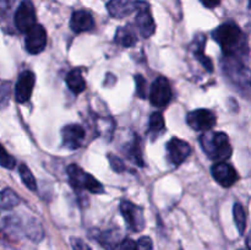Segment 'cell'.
<instances>
[{"label":"cell","instance_id":"obj_1","mask_svg":"<svg viewBox=\"0 0 251 250\" xmlns=\"http://www.w3.org/2000/svg\"><path fill=\"white\" fill-rule=\"evenodd\" d=\"M212 37L220 44L226 56L243 59L248 55L247 36L234 22H226L218 26L212 32Z\"/></svg>","mask_w":251,"mask_h":250},{"label":"cell","instance_id":"obj_2","mask_svg":"<svg viewBox=\"0 0 251 250\" xmlns=\"http://www.w3.org/2000/svg\"><path fill=\"white\" fill-rule=\"evenodd\" d=\"M200 144L203 152L213 161L225 162L233 152L229 137L225 132H206L200 137Z\"/></svg>","mask_w":251,"mask_h":250},{"label":"cell","instance_id":"obj_3","mask_svg":"<svg viewBox=\"0 0 251 250\" xmlns=\"http://www.w3.org/2000/svg\"><path fill=\"white\" fill-rule=\"evenodd\" d=\"M69 181L75 190H88L92 194L103 193V186L97 179L90 173H86L82 168L76 164H70L68 167Z\"/></svg>","mask_w":251,"mask_h":250},{"label":"cell","instance_id":"obj_4","mask_svg":"<svg viewBox=\"0 0 251 250\" xmlns=\"http://www.w3.org/2000/svg\"><path fill=\"white\" fill-rule=\"evenodd\" d=\"M222 69L233 83L242 87L251 86V71L244 65L242 59L226 56L222 60Z\"/></svg>","mask_w":251,"mask_h":250},{"label":"cell","instance_id":"obj_5","mask_svg":"<svg viewBox=\"0 0 251 250\" xmlns=\"http://www.w3.org/2000/svg\"><path fill=\"white\" fill-rule=\"evenodd\" d=\"M0 210V239L15 242L24 234V222L17 216L2 215Z\"/></svg>","mask_w":251,"mask_h":250},{"label":"cell","instance_id":"obj_6","mask_svg":"<svg viewBox=\"0 0 251 250\" xmlns=\"http://www.w3.org/2000/svg\"><path fill=\"white\" fill-rule=\"evenodd\" d=\"M34 25H37V22L33 4L31 0H22L15 12V26L20 32L27 33Z\"/></svg>","mask_w":251,"mask_h":250},{"label":"cell","instance_id":"obj_7","mask_svg":"<svg viewBox=\"0 0 251 250\" xmlns=\"http://www.w3.org/2000/svg\"><path fill=\"white\" fill-rule=\"evenodd\" d=\"M120 212L124 217L125 222L129 225V228L134 232H141L145 228V216L144 211L140 206H136L135 203L130 201H122L120 203Z\"/></svg>","mask_w":251,"mask_h":250},{"label":"cell","instance_id":"obj_8","mask_svg":"<svg viewBox=\"0 0 251 250\" xmlns=\"http://www.w3.org/2000/svg\"><path fill=\"white\" fill-rule=\"evenodd\" d=\"M150 100L154 107H166L172 100L171 83L163 76H159L153 81L150 90Z\"/></svg>","mask_w":251,"mask_h":250},{"label":"cell","instance_id":"obj_9","mask_svg":"<svg viewBox=\"0 0 251 250\" xmlns=\"http://www.w3.org/2000/svg\"><path fill=\"white\" fill-rule=\"evenodd\" d=\"M135 24H136L140 34L145 38L151 37L156 31V24H154L151 10H150V5L147 1H137Z\"/></svg>","mask_w":251,"mask_h":250},{"label":"cell","instance_id":"obj_10","mask_svg":"<svg viewBox=\"0 0 251 250\" xmlns=\"http://www.w3.org/2000/svg\"><path fill=\"white\" fill-rule=\"evenodd\" d=\"M189 126L196 131H208L216 125V115L208 109L193 110L186 117Z\"/></svg>","mask_w":251,"mask_h":250},{"label":"cell","instance_id":"obj_11","mask_svg":"<svg viewBox=\"0 0 251 250\" xmlns=\"http://www.w3.org/2000/svg\"><path fill=\"white\" fill-rule=\"evenodd\" d=\"M34 82H36V76H34L32 71L25 70L24 73L20 74L16 86H15V98H16V102H28L32 96V92H33Z\"/></svg>","mask_w":251,"mask_h":250},{"label":"cell","instance_id":"obj_12","mask_svg":"<svg viewBox=\"0 0 251 250\" xmlns=\"http://www.w3.org/2000/svg\"><path fill=\"white\" fill-rule=\"evenodd\" d=\"M25 46L29 54H39L47 46V32L41 25H34L26 33Z\"/></svg>","mask_w":251,"mask_h":250},{"label":"cell","instance_id":"obj_13","mask_svg":"<svg viewBox=\"0 0 251 250\" xmlns=\"http://www.w3.org/2000/svg\"><path fill=\"white\" fill-rule=\"evenodd\" d=\"M167 153H168L169 162H171L173 166L178 167L190 156L191 147L186 141L173 137V139L167 144Z\"/></svg>","mask_w":251,"mask_h":250},{"label":"cell","instance_id":"obj_14","mask_svg":"<svg viewBox=\"0 0 251 250\" xmlns=\"http://www.w3.org/2000/svg\"><path fill=\"white\" fill-rule=\"evenodd\" d=\"M211 172H212L215 180L220 185L225 186V188H229V186L234 185L237 183L238 178H239L237 171L226 162H217L216 164H213Z\"/></svg>","mask_w":251,"mask_h":250},{"label":"cell","instance_id":"obj_15","mask_svg":"<svg viewBox=\"0 0 251 250\" xmlns=\"http://www.w3.org/2000/svg\"><path fill=\"white\" fill-rule=\"evenodd\" d=\"M63 142L69 150H77L85 139V130L78 124L65 125L61 130Z\"/></svg>","mask_w":251,"mask_h":250},{"label":"cell","instance_id":"obj_16","mask_svg":"<svg viewBox=\"0 0 251 250\" xmlns=\"http://www.w3.org/2000/svg\"><path fill=\"white\" fill-rule=\"evenodd\" d=\"M107 10L114 19H124L137 10V1L134 0H110Z\"/></svg>","mask_w":251,"mask_h":250},{"label":"cell","instance_id":"obj_17","mask_svg":"<svg viewBox=\"0 0 251 250\" xmlns=\"http://www.w3.org/2000/svg\"><path fill=\"white\" fill-rule=\"evenodd\" d=\"M70 27L75 33L91 31L95 27V20L90 12L85 11V10H77L71 16Z\"/></svg>","mask_w":251,"mask_h":250},{"label":"cell","instance_id":"obj_18","mask_svg":"<svg viewBox=\"0 0 251 250\" xmlns=\"http://www.w3.org/2000/svg\"><path fill=\"white\" fill-rule=\"evenodd\" d=\"M97 240L103 249L117 250L124 239H123L122 232L118 228H112V229H107L98 233Z\"/></svg>","mask_w":251,"mask_h":250},{"label":"cell","instance_id":"obj_19","mask_svg":"<svg viewBox=\"0 0 251 250\" xmlns=\"http://www.w3.org/2000/svg\"><path fill=\"white\" fill-rule=\"evenodd\" d=\"M66 85L68 87L73 91L75 95L83 92L86 90V81L83 78L82 74H81L80 69H74L70 73L66 75Z\"/></svg>","mask_w":251,"mask_h":250},{"label":"cell","instance_id":"obj_20","mask_svg":"<svg viewBox=\"0 0 251 250\" xmlns=\"http://www.w3.org/2000/svg\"><path fill=\"white\" fill-rule=\"evenodd\" d=\"M137 38L135 36V32L130 27H119L115 32V42L125 48H130L136 43Z\"/></svg>","mask_w":251,"mask_h":250},{"label":"cell","instance_id":"obj_21","mask_svg":"<svg viewBox=\"0 0 251 250\" xmlns=\"http://www.w3.org/2000/svg\"><path fill=\"white\" fill-rule=\"evenodd\" d=\"M24 234L33 242H39L43 238L44 232L38 221L34 218H29L26 223H24Z\"/></svg>","mask_w":251,"mask_h":250},{"label":"cell","instance_id":"obj_22","mask_svg":"<svg viewBox=\"0 0 251 250\" xmlns=\"http://www.w3.org/2000/svg\"><path fill=\"white\" fill-rule=\"evenodd\" d=\"M20 203V198L11 189H4L0 191V210L9 211Z\"/></svg>","mask_w":251,"mask_h":250},{"label":"cell","instance_id":"obj_23","mask_svg":"<svg viewBox=\"0 0 251 250\" xmlns=\"http://www.w3.org/2000/svg\"><path fill=\"white\" fill-rule=\"evenodd\" d=\"M194 42H195V48H194L195 56L198 58V60L200 61L201 65H202L208 73H211V71L213 70L212 61H211L210 59L205 55V53H203V46H205L206 38L203 36H199Z\"/></svg>","mask_w":251,"mask_h":250},{"label":"cell","instance_id":"obj_24","mask_svg":"<svg viewBox=\"0 0 251 250\" xmlns=\"http://www.w3.org/2000/svg\"><path fill=\"white\" fill-rule=\"evenodd\" d=\"M233 217H234L238 232L240 235H243L247 229V213H245L244 207L239 202L234 203V206H233Z\"/></svg>","mask_w":251,"mask_h":250},{"label":"cell","instance_id":"obj_25","mask_svg":"<svg viewBox=\"0 0 251 250\" xmlns=\"http://www.w3.org/2000/svg\"><path fill=\"white\" fill-rule=\"evenodd\" d=\"M19 173H20V176H21L22 183L26 185V188L29 189L31 191H37V181L36 179H34L32 172L29 171V168L26 166V164L25 163L20 164Z\"/></svg>","mask_w":251,"mask_h":250},{"label":"cell","instance_id":"obj_26","mask_svg":"<svg viewBox=\"0 0 251 250\" xmlns=\"http://www.w3.org/2000/svg\"><path fill=\"white\" fill-rule=\"evenodd\" d=\"M127 157H129L134 163H136L137 166H144L141 146H140V139L137 136L135 137L134 141L130 144L129 149H127Z\"/></svg>","mask_w":251,"mask_h":250},{"label":"cell","instance_id":"obj_27","mask_svg":"<svg viewBox=\"0 0 251 250\" xmlns=\"http://www.w3.org/2000/svg\"><path fill=\"white\" fill-rule=\"evenodd\" d=\"M164 130V118L161 113H153L150 118V131L153 134H159Z\"/></svg>","mask_w":251,"mask_h":250},{"label":"cell","instance_id":"obj_28","mask_svg":"<svg viewBox=\"0 0 251 250\" xmlns=\"http://www.w3.org/2000/svg\"><path fill=\"white\" fill-rule=\"evenodd\" d=\"M0 166L6 169H12L16 166V159L0 145Z\"/></svg>","mask_w":251,"mask_h":250},{"label":"cell","instance_id":"obj_29","mask_svg":"<svg viewBox=\"0 0 251 250\" xmlns=\"http://www.w3.org/2000/svg\"><path fill=\"white\" fill-rule=\"evenodd\" d=\"M135 83H136V93L140 98L147 97V81L142 75H135Z\"/></svg>","mask_w":251,"mask_h":250},{"label":"cell","instance_id":"obj_30","mask_svg":"<svg viewBox=\"0 0 251 250\" xmlns=\"http://www.w3.org/2000/svg\"><path fill=\"white\" fill-rule=\"evenodd\" d=\"M108 159H109L110 167H112L114 172H117V173H123V172L126 171V167H125L124 162H123L119 157L109 153L108 154Z\"/></svg>","mask_w":251,"mask_h":250},{"label":"cell","instance_id":"obj_31","mask_svg":"<svg viewBox=\"0 0 251 250\" xmlns=\"http://www.w3.org/2000/svg\"><path fill=\"white\" fill-rule=\"evenodd\" d=\"M135 250H153V243L150 237H141L136 242Z\"/></svg>","mask_w":251,"mask_h":250},{"label":"cell","instance_id":"obj_32","mask_svg":"<svg viewBox=\"0 0 251 250\" xmlns=\"http://www.w3.org/2000/svg\"><path fill=\"white\" fill-rule=\"evenodd\" d=\"M70 244H71V248H73V250H92L90 248V245H88L85 240H82L81 238H77V237H71Z\"/></svg>","mask_w":251,"mask_h":250},{"label":"cell","instance_id":"obj_33","mask_svg":"<svg viewBox=\"0 0 251 250\" xmlns=\"http://www.w3.org/2000/svg\"><path fill=\"white\" fill-rule=\"evenodd\" d=\"M9 92L10 88L7 85H2L0 87V107H5V104L7 103L9 100Z\"/></svg>","mask_w":251,"mask_h":250},{"label":"cell","instance_id":"obj_34","mask_svg":"<svg viewBox=\"0 0 251 250\" xmlns=\"http://www.w3.org/2000/svg\"><path fill=\"white\" fill-rule=\"evenodd\" d=\"M135 247H136V242L126 238V239L123 240L122 244L119 245V248L117 250H135Z\"/></svg>","mask_w":251,"mask_h":250},{"label":"cell","instance_id":"obj_35","mask_svg":"<svg viewBox=\"0 0 251 250\" xmlns=\"http://www.w3.org/2000/svg\"><path fill=\"white\" fill-rule=\"evenodd\" d=\"M200 1L202 2L203 6L208 7V9H213V7H217L222 0H200Z\"/></svg>","mask_w":251,"mask_h":250},{"label":"cell","instance_id":"obj_36","mask_svg":"<svg viewBox=\"0 0 251 250\" xmlns=\"http://www.w3.org/2000/svg\"><path fill=\"white\" fill-rule=\"evenodd\" d=\"M247 245H248V250H251V234L249 235V237H248Z\"/></svg>","mask_w":251,"mask_h":250},{"label":"cell","instance_id":"obj_37","mask_svg":"<svg viewBox=\"0 0 251 250\" xmlns=\"http://www.w3.org/2000/svg\"><path fill=\"white\" fill-rule=\"evenodd\" d=\"M249 14H250V21H251V0H249Z\"/></svg>","mask_w":251,"mask_h":250}]
</instances>
